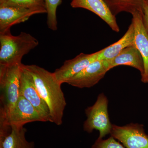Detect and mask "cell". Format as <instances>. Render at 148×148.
Instances as JSON below:
<instances>
[{"mask_svg":"<svg viewBox=\"0 0 148 148\" xmlns=\"http://www.w3.org/2000/svg\"><path fill=\"white\" fill-rule=\"evenodd\" d=\"M23 66L32 75L40 95L48 106L52 123L61 125L66 106L61 89L62 84L56 79L53 73L42 67L36 65H23Z\"/></svg>","mask_w":148,"mask_h":148,"instance_id":"obj_1","label":"cell"},{"mask_svg":"<svg viewBox=\"0 0 148 148\" xmlns=\"http://www.w3.org/2000/svg\"><path fill=\"white\" fill-rule=\"evenodd\" d=\"M38 45L36 38L26 32L16 36L12 35L10 31L0 34V65L22 64L23 56Z\"/></svg>","mask_w":148,"mask_h":148,"instance_id":"obj_2","label":"cell"},{"mask_svg":"<svg viewBox=\"0 0 148 148\" xmlns=\"http://www.w3.org/2000/svg\"><path fill=\"white\" fill-rule=\"evenodd\" d=\"M22 65H0V115H5L10 112L18 101L20 96V76Z\"/></svg>","mask_w":148,"mask_h":148,"instance_id":"obj_3","label":"cell"},{"mask_svg":"<svg viewBox=\"0 0 148 148\" xmlns=\"http://www.w3.org/2000/svg\"><path fill=\"white\" fill-rule=\"evenodd\" d=\"M44 122L29 101L20 95L14 108L5 115H0V132L8 134L12 126L22 127L29 123Z\"/></svg>","mask_w":148,"mask_h":148,"instance_id":"obj_4","label":"cell"},{"mask_svg":"<svg viewBox=\"0 0 148 148\" xmlns=\"http://www.w3.org/2000/svg\"><path fill=\"white\" fill-rule=\"evenodd\" d=\"M108 100L103 93L98 95L97 100L93 106L86 109L87 116L84 123V130L91 133L94 130L99 132V138L103 139L110 134L112 124L109 118L108 112Z\"/></svg>","mask_w":148,"mask_h":148,"instance_id":"obj_5","label":"cell"},{"mask_svg":"<svg viewBox=\"0 0 148 148\" xmlns=\"http://www.w3.org/2000/svg\"><path fill=\"white\" fill-rule=\"evenodd\" d=\"M111 136L126 148H148V135L143 125L130 123L123 126L112 125Z\"/></svg>","mask_w":148,"mask_h":148,"instance_id":"obj_6","label":"cell"},{"mask_svg":"<svg viewBox=\"0 0 148 148\" xmlns=\"http://www.w3.org/2000/svg\"><path fill=\"white\" fill-rule=\"evenodd\" d=\"M23 65L20 76V95L23 96L32 104L44 122H52L48 106L40 95L32 75L24 69Z\"/></svg>","mask_w":148,"mask_h":148,"instance_id":"obj_7","label":"cell"},{"mask_svg":"<svg viewBox=\"0 0 148 148\" xmlns=\"http://www.w3.org/2000/svg\"><path fill=\"white\" fill-rule=\"evenodd\" d=\"M44 13H47L46 9L0 6V34L10 32L11 27L27 21L33 15Z\"/></svg>","mask_w":148,"mask_h":148,"instance_id":"obj_8","label":"cell"},{"mask_svg":"<svg viewBox=\"0 0 148 148\" xmlns=\"http://www.w3.org/2000/svg\"><path fill=\"white\" fill-rule=\"evenodd\" d=\"M108 71L106 61L96 60L69 79L66 83L79 88L91 87L98 84Z\"/></svg>","mask_w":148,"mask_h":148,"instance_id":"obj_9","label":"cell"},{"mask_svg":"<svg viewBox=\"0 0 148 148\" xmlns=\"http://www.w3.org/2000/svg\"><path fill=\"white\" fill-rule=\"evenodd\" d=\"M99 53L100 51L91 54L82 53L75 58L65 61L60 68L53 72L56 79L61 84L66 83L69 79L97 60Z\"/></svg>","mask_w":148,"mask_h":148,"instance_id":"obj_10","label":"cell"},{"mask_svg":"<svg viewBox=\"0 0 148 148\" xmlns=\"http://www.w3.org/2000/svg\"><path fill=\"white\" fill-rule=\"evenodd\" d=\"M142 12L136 11L132 14V22L135 31V45L143 57L144 71L141 81L148 83V34L143 24Z\"/></svg>","mask_w":148,"mask_h":148,"instance_id":"obj_11","label":"cell"},{"mask_svg":"<svg viewBox=\"0 0 148 148\" xmlns=\"http://www.w3.org/2000/svg\"><path fill=\"white\" fill-rule=\"evenodd\" d=\"M71 5L73 8L90 11L105 21L113 31L117 33L119 32L116 16L112 14L103 0H72Z\"/></svg>","mask_w":148,"mask_h":148,"instance_id":"obj_12","label":"cell"},{"mask_svg":"<svg viewBox=\"0 0 148 148\" xmlns=\"http://www.w3.org/2000/svg\"><path fill=\"white\" fill-rule=\"evenodd\" d=\"M106 61L108 71L116 66H127L138 70L141 75L144 73L143 57L135 45L125 48L112 60Z\"/></svg>","mask_w":148,"mask_h":148,"instance_id":"obj_13","label":"cell"},{"mask_svg":"<svg viewBox=\"0 0 148 148\" xmlns=\"http://www.w3.org/2000/svg\"><path fill=\"white\" fill-rule=\"evenodd\" d=\"M135 45V31L132 22L127 32L116 42L100 51L97 60L110 61L123 50L125 48Z\"/></svg>","mask_w":148,"mask_h":148,"instance_id":"obj_14","label":"cell"},{"mask_svg":"<svg viewBox=\"0 0 148 148\" xmlns=\"http://www.w3.org/2000/svg\"><path fill=\"white\" fill-rule=\"evenodd\" d=\"M9 134L0 140V148H35V143L26 138L27 129L22 127L12 126Z\"/></svg>","mask_w":148,"mask_h":148,"instance_id":"obj_15","label":"cell"},{"mask_svg":"<svg viewBox=\"0 0 148 148\" xmlns=\"http://www.w3.org/2000/svg\"><path fill=\"white\" fill-rule=\"evenodd\" d=\"M115 16L122 12H143L145 0H103Z\"/></svg>","mask_w":148,"mask_h":148,"instance_id":"obj_16","label":"cell"},{"mask_svg":"<svg viewBox=\"0 0 148 148\" xmlns=\"http://www.w3.org/2000/svg\"><path fill=\"white\" fill-rule=\"evenodd\" d=\"M47 14V27L50 30L55 31L57 30L56 11L58 6L62 3V0H44Z\"/></svg>","mask_w":148,"mask_h":148,"instance_id":"obj_17","label":"cell"},{"mask_svg":"<svg viewBox=\"0 0 148 148\" xmlns=\"http://www.w3.org/2000/svg\"><path fill=\"white\" fill-rule=\"evenodd\" d=\"M0 6L46 9L44 0H0Z\"/></svg>","mask_w":148,"mask_h":148,"instance_id":"obj_18","label":"cell"},{"mask_svg":"<svg viewBox=\"0 0 148 148\" xmlns=\"http://www.w3.org/2000/svg\"><path fill=\"white\" fill-rule=\"evenodd\" d=\"M91 148H125L112 136L107 140L98 138Z\"/></svg>","mask_w":148,"mask_h":148,"instance_id":"obj_19","label":"cell"},{"mask_svg":"<svg viewBox=\"0 0 148 148\" xmlns=\"http://www.w3.org/2000/svg\"><path fill=\"white\" fill-rule=\"evenodd\" d=\"M143 24L148 34V0H145L142 12Z\"/></svg>","mask_w":148,"mask_h":148,"instance_id":"obj_20","label":"cell"}]
</instances>
